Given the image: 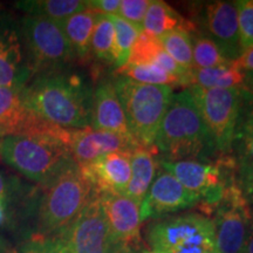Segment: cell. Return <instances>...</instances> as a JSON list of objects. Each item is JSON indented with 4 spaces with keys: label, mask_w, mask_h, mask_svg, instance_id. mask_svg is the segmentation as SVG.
<instances>
[{
    "label": "cell",
    "mask_w": 253,
    "mask_h": 253,
    "mask_svg": "<svg viewBox=\"0 0 253 253\" xmlns=\"http://www.w3.org/2000/svg\"><path fill=\"white\" fill-rule=\"evenodd\" d=\"M6 212H7V210H6V205L4 202L0 199V225L4 223V220L6 218Z\"/></svg>",
    "instance_id": "43"
},
{
    "label": "cell",
    "mask_w": 253,
    "mask_h": 253,
    "mask_svg": "<svg viewBox=\"0 0 253 253\" xmlns=\"http://www.w3.org/2000/svg\"><path fill=\"white\" fill-rule=\"evenodd\" d=\"M184 27L191 30V24L185 21L182 15L162 0H153L148 6L143 19L142 31L149 36L160 38L168 32Z\"/></svg>",
    "instance_id": "23"
},
{
    "label": "cell",
    "mask_w": 253,
    "mask_h": 253,
    "mask_svg": "<svg viewBox=\"0 0 253 253\" xmlns=\"http://www.w3.org/2000/svg\"><path fill=\"white\" fill-rule=\"evenodd\" d=\"M232 153L237 167H253V91L240 89V109Z\"/></svg>",
    "instance_id": "20"
},
{
    "label": "cell",
    "mask_w": 253,
    "mask_h": 253,
    "mask_svg": "<svg viewBox=\"0 0 253 253\" xmlns=\"http://www.w3.org/2000/svg\"><path fill=\"white\" fill-rule=\"evenodd\" d=\"M90 58L107 65L116 62L115 30L109 15L99 14L90 40Z\"/></svg>",
    "instance_id": "26"
},
{
    "label": "cell",
    "mask_w": 253,
    "mask_h": 253,
    "mask_svg": "<svg viewBox=\"0 0 253 253\" xmlns=\"http://www.w3.org/2000/svg\"><path fill=\"white\" fill-rule=\"evenodd\" d=\"M207 88V89H231L245 86V73L240 72L235 65L221 67L195 68L191 72V86Z\"/></svg>",
    "instance_id": "24"
},
{
    "label": "cell",
    "mask_w": 253,
    "mask_h": 253,
    "mask_svg": "<svg viewBox=\"0 0 253 253\" xmlns=\"http://www.w3.org/2000/svg\"><path fill=\"white\" fill-rule=\"evenodd\" d=\"M28 65L36 75L65 71L75 60L61 25L43 17L26 15L20 24Z\"/></svg>",
    "instance_id": "8"
},
{
    "label": "cell",
    "mask_w": 253,
    "mask_h": 253,
    "mask_svg": "<svg viewBox=\"0 0 253 253\" xmlns=\"http://www.w3.org/2000/svg\"><path fill=\"white\" fill-rule=\"evenodd\" d=\"M21 94L28 108L50 125L68 130L90 126L93 91L79 74L65 69L36 75Z\"/></svg>",
    "instance_id": "1"
},
{
    "label": "cell",
    "mask_w": 253,
    "mask_h": 253,
    "mask_svg": "<svg viewBox=\"0 0 253 253\" xmlns=\"http://www.w3.org/2000/svg\"><path fill=\"white\" fill-rule=\"evenodd\" d=\"M235 67L243 73L253 72V47L251 49L246 50L233 62Z\"/></svg>",
    "instance_id": "38"
},
{
    "label": "cell",
    "mask_w": 253,
    "mask_h": 253,
    "mask_svg": "<svg viewBox=\"0 0 253 253\" xmlns=\"http://www.w3.org/2000/svg\"><path fill=\"white\" fill-rule=\"evenodd\" d=\"M37 202V231L33 236L52 238L77 219L97 194L75 162L40 188Z\"/></svg>",
    "instance_id": "4"
},
{
    "label": "cell",
    "mask_w": 253,
    "mask_h": 253,
    "mask_svg": "<svg viewBox=\"0 0 253 253\" xmlns=\"http://www.w3.org/2000/svg\"><path fill=\"white\" fill-rule=\"evenodd\" d=\"M161 161H205L217 150L188 88L173 94L155 140Z\"/></svg>",
    "instance_id": "2"
},
{
    "label": "cell",
    "mask_w": 253,
    "mask_h": 253,
    "mask_svg": "<svg viewBox=\"0 0 253 253\" xmlns=\"http://www.w3.org/2000/svg\"><path fill=\"white\" fill-rule=\"evenodd\" d=\"M164 50L175 61L189 71L194 69L191 31L179 27L158 38Z\"/></svg>",
    "instance_id": "28"
},
{
    "label": "cell",
    "mask_w": 253,
    "mask_h": 253,
    "mask_svg": "<svg viewBox=\"0 0 253 253\" xmlns=\"http://www.w3.org/2000/svg\"><path fill=\"white\" fill-rule=\"evenodd\" d=\"M203 25L224 55L235 62L243 54L239 41L238 11L236 1H211L204 6Z\"/></svg>",
    "instance_id": "16"
},
{
    "label": "cell",
    "mask_w": 253,
    "mask_h": 253,
    "mask_svg": "<svg viewBox=\"0 0 253 253\" xmlns=\"http://www.w3.org/2000/svg\"><path fill=\"white\" fill-rule=\"evenodd\" d=\"M73 130L43 121L28 108L21 89L0 87V140L15 135H56L71 137Z\"/></svg>",
    "instance_id": "12"
},
{
    "label": "cell",
    "mask_w": 253,
    "mask_h": 253,
    "mask_svg": "<svg viewBox=\"0 0 253 253\" xmlns=\"http://www.w3.org/2000/svg\"><path fill=\"white\" fill-rule=\"evenodd\" d=\"M192 58L194 69L221 67L233 63L224 55L220 47L208 36H196L192 38Z\"/></svg>",
    "instance_id": "29"
},
{
    "label": "cell",
    "mask_w": 253,
    "mask_h": 253,
    "mask_svg": "<svg viewBox=\"0 0 253 253\" xmlns=\"http://www.w3.org/2000/svg\"><path fill=\"white\" fill-rule=\"evenodd\" d=\"M204 214L213 223L217 253H242L253 213L237 181L227 186L223 197Z\"/></svg>",
    "instance_id": "10"
},
{
    "label": "cell",
    "mask_w": 253,
    "mask_h": 253,
    "mask_svg": "<svg viewBox=\"0 0 253 253\" xmlns=\"http://www.w3.org/2000/svg\"><path fill=\"white\" fill-rule=\"evenodd\" d=\"M97 196L114 246L126 245L135 250L142 242L140 204L120 194H99Z\"/></svg>",
    "instance_id": "15"
},
{
    "label": "cell",
    "mask_w": 253,
    "mask_h": 253,
    "mask_svg": "<svg viewBox=\"0 0 253 253\" xmlns=\"http://www.w3.org/2000/svg\"><path fill=\"white\" fill-rule=\"evenodd\" d=\"M72 136H8L0 140V158L25 178L45 188L74 162L69 148Z\"/></svg>",
    "instance_id": "3"
},
{
    "label": "cell",
    "mask_w": 253,
    "mask_h": 253,
    "mask_svg": "<svg viewBox=\"0 0 253 253\" xmlns=\"http://www.w3.org/2000/svg\"><path fill=\"white\" fill-rule=\"evenodd\" d=\"M131 136L116 132L94 130L90 126L80 130H73L71 148L72 158L79 167H84L110 153L134 150L138 147Z\"/></svg>",
    "instance_id": "17"
},
{
    "label": "cell",
    "mask_w": 253,
    "mask_h": 253,
    "mask_svg": "<svg viewBox=\"0 0 253 253\" xmlns=\"http://www.w3.org/2000/svg\"><path fill=\"white\" fill-rule=\"evenodd\" d=\"M149 4V0H121L118 15L142 32L143 19Z\"/></svg>",
    "instance_id": "33"
},
{
    "label": "cell",
    "mask_w": 253,
    "mask_h": 253,
    "mask_svg": "<svg viewBox=\"0 0 253 253\" xmlns=\"http://www.w3.org/2000/svg\"><path fill=\"white\" fill-rule=\"evenodd\" d=\"M90 128L131 136L113 80L100 81L93 90Z\"/></svg>",
    "instance_id": "19"
},
{
    "label": "cell",
    "mask_w": 253,
    "mask_h": 253,
    "mask_svg": "<svg viewBox=\"0 0 253 253\" xmlns=\"http://www.w3.org/2000/svg\"><path fill=\"white\" fill-rule=\"evenodd\" d=\"M99 13L84 9L62 21L61 27L71 45L75 60L87 62L90 58V40Z\"/></svg>",
    "instance_id": "22"
},
{
    "label": "cell",
    "mask_w": 253,
    "mask_h": 253,
    "mask_svg": "<svg viewBox=\"0 0 253 253\" xmlns=\"http://www.w3.org/2000/svg\"><path fill=\"white\" fill-rule=\"evenodd\" d=\"M112 19L114 30H115V46H116V69L122 67L128 62L130 53L136 39L141 31L134 25L122 19L119 15H109Z\"/></svg>",
    "instance_id": "30"
},
{
    "label": "cell",
    "mask_w": 253,
    "mask_h": 253,
    "mask_svg": "<svg viewBox=\"0 0 253 253\" xmlns=\"http://www.w3.org/2000/svg\"><path fill=\"white\" fill-rule=\"evenodd\" d=\"M164 171L170 172L199 201L203 214L223 197L225 189L237 181V162L233 155H220L214 162L205 161H160Z\"/></svg>",
    "instance_id": "7"
},
{
    "label": "cell",
    "mask_w": 253,
    "mask_h": 253,
    "mask_svg": "<svg viewBox=\"0 0 253 253\" xmlns=\"http://www.w3.org/2000/svg\"><path fill=\"white\" fill-rule=\"evenodd\" d=\"M121 0H88L86 6L90 11L104 15H118Z\"/></svg>",
    "instance_id": "37"
},
{
    "label": "cell",
    "mask_w": 253,
    "mask_h": 253,
    "mask_svg": "<svg viewBox=\"0 0 253 253\" xmlns=\"http://www.w3.org/2000/svg\"><path fill=\"white\" fill-rule=\"evenodd\" d=\"M236 5L238 11L240 47L244 53L253 47V0H238Z\"/></svg>",
    "instance_id": "32"
},
{
    "label": "cell",
    "mask_w": 253,
    "mask_h": 253,
    "mask_svg": "<svg viewBox=\"0 0 253 253\" xmlns=\"http://www.w3.org/2000/svg\"><path fill=\"white\" fill-rule=\"evenodd\" d=\"M198 204V198L186 190L175 176L168 171L160 172L140 205L141 219H160L168 213Z\"/></svg>",
    "instance_id": "14"
},
{
    "label": "cell",
    "mask_w": 253,
    "mask_h": 253,
    "mask_svg": "<svg viewBox=\"0 0 253 253\" xmlns=\"http://www.w3.org/2000/svg\"><path fill=\"white\" fill-rule=\"evenodd\" d=\"M33 190L34 188L21 184V182L15 177H9L0 171V199L5 203L6 210L13 199L19 198L20 195L30 194Z\"/></svg>",
    "instance_id": "34"
},
{
    "label": "cell",
    "mask_w": 253,
    "mask_h": 253,
    "mask_svg": "<svg viewBox=\"0 0 253 253\" xmlns=\"http://www.w3.org/2000/svg\"><path fill=\"white\" fill-rule=\"evenodd\" d=\"M17 6L28 15L43 17L59 24L87 8L86 1L82 0H36L17 2Z\"/></svg>",
    "instance_id": "25"
},
{
    "label": "cell",
    "mask_w": 253,
    "mask_h": 253,
    "mask_svg": "<svg viewBox=\"0 0 253 253\" xmlns=\"http://www.w3.org/2000/svg\"><path fill=\"white\" fill-rule=\"evenodd\" d=\"M147 240L157 252L217 253L212 220L198 212L155 219L148 226Z\"/></svg>",
    "instance_id": "6"
},
{
    "label": "cell",
    "mask_w": 253,
    "mask_h": 253,
    "mask_svg": "<svg viewBox=\"0 0 253 253\" xmlns=\"http://www.w3.org/2000/svg\"><path fill=\"white\" fill-rule=\"evenodd\" d=\"M162 48L163 47L161 45L158 38L149 36L142 31L135 41L130 53V58L126 63H132V65L154 63L155 58Z\"/></svg>",
    "instance_id": "31"
},
{
    "label": "cell",
    "mask_w": 253,
    "mask_h": 253,
    "mask_svg": "<svg viewBox=\"0 0 253 253\" xmlns=\"http://www.w3.org/2000/svg\"><path fill=\"white\" fill-rule=\"evenodd\" d=\"M245 87L253 91V72L245 73Z\"/></svg>",
    "instance_id": "42"
},
{
    "label": "cell",
    "mask_w": 253,
    "mask_h": 253,
    "mask_svg": "<svg viewBox=\"0 0 253 253\" xmlns=\"http://www.w3.org/2000/svg\"><path fill=\"white\" fill-rule=\"evenodd\" d=\"M32 79L20 24L0 15V87L23 89Z\"/></svg>",
    "instance_id": "13"
},
{
    "label": "cell",
    "mask_w": 253,
    "mask_h": 253,
    "mask_svg": "<svg viewBox=\"0 0 253 253\" xmlns=\"http://www.w3.org/2000/svg\"><path fill=\"white\" fill-rule=\"evenodd\" d=\"M52 238L62 253H110L114 244L99 196L71 225Z\"/></svg>",
    "instance_id": "11"
},
{
    "label": "cell",
    "mask_w": 253,
    "mask_h": 253,
    "mask_svg": "<svg viewBox=\"0 0 253 253\" xmlns=\"http://www.w3.org/2000/svg\"><path fill=\"white\" fill-rule=\"evenodd\" d=\"M116 77H123L135 82L145 84H157V86H181L182 84L178 79L167 73L160 66L155 63H126L122 67L115 71Z\"/></svg>",
    "instance_id": "27"
},
{
    "label": "cell",
    "mask_w": 253,
    "mask_h": 253,
    "mask_svg": "<svg viewBox=\"0 0 253 253\" xmlns=\"http://www.w3.org/2000/svg\"><path fill=\"white\" fill-rule=\"evenodd\" d=\"M237 183L253 211V167L237 168Z\"/></svg>",
    "instance_id": "36"
},
{
    "label": "cell",
    "mask_w": 253,
    "mask_h": 253,
    "mask_svg": "<svg viewBox=\"0 0 253 253\" xmlns=\"http://www.w3.org/2000/svg\"><path fill=\"white\" fill-rule=\"evenodd\" d=\"M253 213V211H252ZM242 253H253V218H252V224L250 227L248 238H246L244 249H243Z\"/></svg>",
    "instance_id": "39"
},
{
    "label": "cell",
    "mask_w": 253,
    "mask_h": 253,
    "mask_svg": "<svg viewBox=\"0 0 253 253\" xmlns=\"http://www.w3.org/2000/svg\"><path fill=\"white\" fill-rule=\"evenodd\" d=\"M0 253H18V250L12 248L7 240L0 237Z\"/></svg>",
    "instance_id": "40"
},
{
    "label": "cell",
    "mask_w": 253,
    "mask_h": 253,
    "mask_svg": "<svg viewBox=\"0 0 253 253\" xmlns=\"http://www.w3.org/2000/svg\"><path fill=\"white\" fill-rule=\"evenodd\" d=\"M242 88L207 89L195 84L188 87L214 148L220 155H232Z\"/></svg>",
    "instance_id": "9"
},
{
    "label": "cell",
    "mask_w": 253,
    "mask_h": 253,
    "mask_svg": "<svg viewBox=\"0 0 253 253\" xmlns=\"http://www.w3.org/2000/svg\"><path fill=\"white\" fill-rule=\"evenodd\" d=\"M131 151L110 153L88 166L79 168L97 195H125L131 176Z\"/></svg>",
    "instance_id": "18"
},
{
    "label": "cell",
    "mask_w": 253,
    "mask_h": 253,
    "mask_svg": "<svg viewBox=\"0 0 253 253\" xmlns=\"http://www.w3.org/2000/svg\"><path fill=\"white\" fill-rule=\"evenodd\" d=\"M155 155H157L156 149L142 145H138L131 151V176L125 196L140 205L156 175Z\"/></svg>",
    "instance_id": "21"
},
{
    "label": "cell",
    "mask_w": 253,
    "mask_h": 253,
    "mask_svg": "<svg viewBox=\"0 0 253 253\" xmlns=\"http://www.w3.org/2000/svg\"><path fill=\"white\" fill-rule=\"evenodd\" d=\"M18 253H62L61 250L53 238H43L39 236H32Z\"/></svg>",
    "instance_id": "35"
},
{
    "label": "cell",
    "mask_w": 253,
    "mask_h": 253,
    "mask_svg": "<svg viewBox=\"0 0 253 253\" xmlns=\"http://www.w3.org/2000/svg\"><path fill=\"white\" fill-rule=\"evenodd\" d=\"M113 84L131 136L142 147L155 149L156 135L171 102L173 87L140 84L123 77H116Z\"/></svg>",
    "instance_id": "5"
},
{
    "label": "cell",
    "mask_w": 253,
    "mask_h": 253,
    "mask_svg": "<svg viewBox=\"0 0 253 253\" xmlns=\"http://www.w3.org/2000/svg\"><path fill=\"white\" fill-rule=\"evenodd\" d=\"M143 253H163V252H157V251H145Z\"/></svg>",
    "instance_id": "44"
},
{
    "label": "cell",
    "mask_w": 253,
    "mask_h": 253,
    "mask_svg": "<svg viewBox=\"0 0 253 253\" xmlns=\"http://www.w3.org/2000/svg\"><path fill=\"white\" fill-rule=\"evenodd\" d=\"M110 253H135L134 249L129 248V246L126 245H116L114 246Z\"/></svg>",
    "instance_id": "41"
}]
</instances>
